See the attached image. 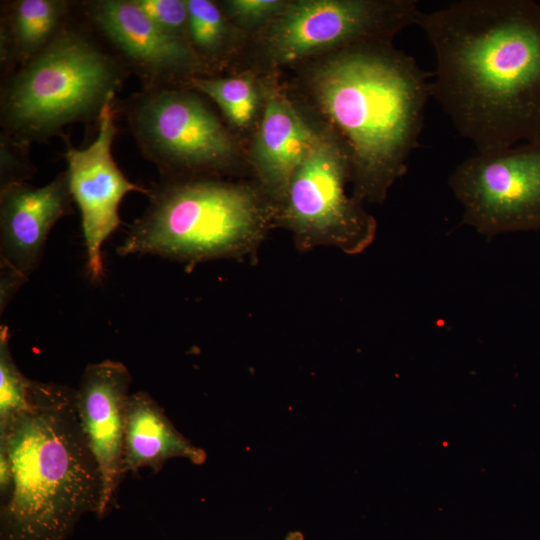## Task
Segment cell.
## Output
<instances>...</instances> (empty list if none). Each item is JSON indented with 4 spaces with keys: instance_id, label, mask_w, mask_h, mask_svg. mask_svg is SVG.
I'll use <instances>...</instances> for the list:
<instances>
[{
    "instance_id": "cell-1",
    "label": "cell",
    "mask_w": 540,
    "mask_h": 540,
    "mask_svg": "<svg viewBox=\"0 0 540 540\" xmlns=\"http://www.w3.org/2000/svg\"><path fill=\"white\" fill-rule=\"evenodd\" d=\"M431 96L477 151L540 142V3L460 0L419 10Z\"/></svg>"
},
{
    "instance_id": "cell-2",
    "label": "cell",
    "mask_w": 540,
    "mask_h": 540,
    "mask_svg": "<svg viewBox=\"0 0 540 540\" xmlns=\"http://www.w3.org/2000/svg\"><path fill=\"white\" fill-rule=\"evenodd\" d=\"M429 77L391 41L333 52L312 70V96L350 152L359 202L383 203L406 173L431 96Z\"/></svg>"
},
{
    "instance_id": "cell-3",
    "label": "cell",
    "mask_w": 540,
    "mask_h": 540,
    "mask_svg": "<svg viewBox=\"0 0 540 540\" xmlns=\"http://www.w3.org/2000/svg\"><path fill=\"white\" fill-rule=\"evenodd\" d=\"M0 443L13 472L11 492L0 502V540H67L83 516H97L101 476L75 389L31 379L28 407Z\"/></svg>"
},
{
    "instance_id": "cell-4",
    "label": "cell",
    "mask_w": 540,
    "mask_h": 540,
    "mask_svg": "<svg viewBox=\"0 0 540 540\" xmlns=\"http://www.w3.org/2000/svg\"><path fill=\"white\" fill-rule=\"evenodd\" d=\"M150 204L117 248L187 265L243 258L276 226V207L261 189L213 179H173L150 191Z\"/></svg>"
},
{
    "instance_id": "cell-5",
    "label": "cell",
    "mask_w": 540,
    "mask_h": 540,
    "mask_svg": "<svg viewBox=\"0 0 540 540\" xmlns=\"http://www.w3.org/2000/svg\"><path fill=\"white\" fill-rule=\"evenodd\" d=\"M125 76L123 63L66 23L9 79L1 96L4 133L28 145L72 123L97 119Z\"/></svg>"
},
{
    "instance_id": "cell-6",
    "label": "cell",
    "mask_w": 540,
    "mask_h": 540,
    "mask_svg": "<svg viewBox=\"0 0 540 540\" xmlns=\"http://www.w3.org/2000/svg\"><path fill=\"white\" fill-rule=\"evenodd\" d=\"M348 180L351 158L346 144L333 131L319 134L276 207V225L292 233L300 251L332 246L357 255L371 245L376 220L361 202L346 194Z\"/></svg>"
},
{
    "instance_id": "cell-7",
    "label": "cell",
    "mask_w": 540,
    "mask_h": 540,
    "mask_svg": "<svg viewBox=\"0 0 540 540\" xmlns=\"http://www.w3.org/2000/svg\"><path fill=\"white\" fill-rule=\"evenodd\" d=\"M128 122L142 154L166 175L218 171L236 158V144L196 94L172 87L145 89L131 101Z\"/></svg>"
},
{
    "instance_id": "cell-8",
    "label": "cell",
    "mask_w": 540,
    "mask_h": 540,
    "mask_svg": "<svg viewBox=\"0 0 540 540\" xmlns=\"http://www.w3.org/2000/svg\"><path fill=\"white\" fill-rule=\"evenodd\" d=\"M419 10L415 0L287 1L265 26L262 43L273 63H293L323 51L391 41L415 25Z\"/></svg>"
},
{
    "instance_id": "cell-9",
    "label": "cell",
    "mask_w": 540,
    "mask_h": 540,
    "mask_svg": "<svg viewBox=\"0 0 540 540\" xmlns=\"http://www.w3.org/2000/svg\"><path fill=\"white\" fill-rule=\"evenodd\" d=\"M449 186L464 224L491 238L540 229V142L477 151L460 163Z\"/></svg>"
},
{
    "instance_id": "cell-10",
    "label": "cell",
    "mask_w": 540,
    "mask_h": 540,
    "mask_svg": "<svg viewBox=\"0 0 540 540\" xmlns=\"http://www.w3.org/2000/svg\"><path fill=\"white\" fill-rule=\"evenodd\" d=\"M114 99L112 95L99 114L94 141L83 149L67 143L65 153L70 192L81 214L88 273L94 282L103 276L102 246L121 223V201L130 192L150 193L131 182L114 161L112 144L117 133Z\"/></svg>"
},
{
    "instance_id": "cell-11",
    "label": "cell",
    "mask_w": 540,
    "mask_h": 540,
    "mask_svg": "<svg viewBox=\"0 0 540 540\" xmlns=\"http://www.w3.org/2000/svg\"><path fill=\"white\" fill-rule=\"evenodd\" d=\"M93 26L143 79L145 89L187 83L204 68L187 40L161 29L135 0H97L85 4Z\"/></svg>"
},
{
    "instance_id": "cell-12",
    "label": "cell",
    "mask_w": 540,
    "mask_h": 540,
    "mask_svg": "<svg viewBox=\"0 0 540 540\" xmlns=\"http://www.w3.org/2000/svg\"><path fill=\"white\" fill-rule=\"evenodd\" d=\"M132 377L118 361L89 364L76 389V406L83 432L97 462L102 493L98 519L117 506L123 472L126 407Z\"/></svg>"
},
{
    "instance_id": "cell-13",
    "label": "cell",
    "mask_w": 540,
    "mask_h": 540,
    "mask_svg": "<svg viewBox=\"0 0 540 540\" xmlns=\"http://www.w3.org/2000/svg\"><path fill=\"white\" fill-rule=\"evenodd\" d=\"M72 201L66 171L44 186L23 182L1 188L0 267L27 280L42 259L49 232L71 212Z\"/></svg>"
},
{
    "instance_id": "cell-14",
    "label": "cell",
    "mask_w": 540,
    "mask_h": 540,
    "mask_svg": "<svg viewBox=\"0 0 540 540\" xmlns=\"http://www.w3.org/2000/svg\"><path fill=\"white\" fill-rule=\"evenodd\" d=\"M318 139L319 133L303 120L283 94L275 90L266 94L250 158L261 190L275 207L283 200L291 178Z\"/></svg>"
},
{
    "instance_id": "cell-15",
    "label": "cell",
    "mask_w": 540,
    "mask_h": 540,
    "mask_svg": "<svg viewBox=\"0 0 540 540\" xmlns=\"http://www.w3.org/2000/svg\"><path fill=\"white\" fill-rule=\"evenodd\" d=\"M172 458H185L195 465L206 462L207 454L192 444L145 391L130 394L126 407L123 472L137 474L142 468L159 473Z\"/></svg>"
},
{
    "instance_id": "cell-16",
    "label": "cell",
    "mask_w": 540,
    "mask_h": 540,
    "mask_svg": "<svg viewBox=\"0 0 540 540\" xmlns=\"http://www.w3.org/2000/svg\"><path fill=\"white\" fill-rule=\"evenodd\" d=\"M69 2L17 0L9 5L1 26V61L20 67L42 51L66 25Z\"/></svg>"
},
{
    "instance_id": "cell-17",
    "label": "cell",
    "mask_w": 540,
    "mask_h": 540,
    "mask_svg": "<svg viewBox=\"0 0 540 540\" xmlns=\"http://www.w3.org/2000/svg\"><path fill=\"white\" fill-rule=\"evenodd\" d=\"M187 84L212 99L229 122L238 128H247L257 116L260 94L251 77L196 76Z\"/></svg>"
},
{
    "instance_id": "cell-18",
    "label": "cell",
    "mask_w": 540,
    "mask_h": 540,
    "mask_svg": "<svg viewBox=\"0 0 540 540\" xmlns=\"http://www.w3.org/2000/svg\"><path fill=\"white\" fill-rule=\"evenodd\" d=\"M188 8V41L204 62L225 52L232 35L229 20L212 1L186 0Z\"/></svg>"
},
{
    "instance_id": "cell-19",
    "label": "cell",
    "mask_w": 540,
    "mask_h": 540,
    "mask_svg": "<svg viewBox=\"0 0 540 540\" xmlns=\"http://www.w3.org/2000/svg\"><path fill=\"white\" fill-rule=\"evenodd\" d=\"M31 379L19 370L9 345V329L0 327V434L28 407Z\"/></svg>"
},
{
    "instance_id": "cell-20",
    "label": "cell",
    "mask_w": 540,
    "mask_h": 540,
    "mask_svg": "<svg viewBox=\"0 0 540 540\" xmlns=\"http://www.w3.org/2000/svg\"><path fill=\"white\" fill-rule=\"evenodd\" d=\"M135 1L161 29L188 41V8L186 0Z\"/></svg>"
},
{
    "instance_id": "cell-21",
    "label": "cell",
    "mask_w": 540,
    "mask_h": 540,
    "mask_svg": "<svg viewBox=\"0 0 540 540\" xmlns=\"http://www.w3.org/2000/svg\"><path fill=\"white\" fill-rule=\"evenodd\" d=\"M226 12L239 25L266 26L278 16L287 4L280 0H229L222 2Z\"/></svg>"
},
{
    "instance_id": "cell-22",
    "label": "cell",
    "mask_w": 540,
    "mask_h": 540,
    "mask_svg": "<svg viewBox=\"0 0 540 540\" xmlns=\"http://www.w3.org/2000/svg\"><path fill=\"white\" fill-rule=\"evenodd\" d=\"M22 144L5 133L1 134V188L14 183L26 182L34 173L30 163L23 160Z\"/></svg>"
},
{
    "instance_id": "cell-23",
    "label": "cell",
    "mask_w": 540,
    "mask_h": 540,
    "mask_svg": "<svg viewBox=\"0 0 540 540\" xmlns=\"http://www.w3.org/2000/svg\"><path fill=\"white\" fill-rule=\"evenodd\" d=\"M13 472L9 452L0 443V502L5 501L12 489Z\"/></svg>"
},
{
    "instance_id": "cell-24",
    "label": "cell",
    "mask_w": 540,
    "mask_h": 540,
    "mask_svg": "<svg viewBox=\"0 0 540 540\" xmlns=\"http://www.w3.org/2000/svg\"><path fill=\"white\" fill-rule=\"evenodd\" d=\"M285 540H304V535L300 531H291L286 535Z\"/></svg>"
}]
</instances>
